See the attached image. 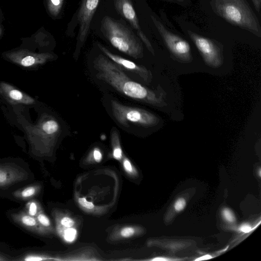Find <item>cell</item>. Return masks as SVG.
Returning <instances> with one entry per match:
<instances>
[{"label": "cell", "mask_w": 261, "mask_h": 261, "mask_svg": "<svg viewBox=\"0 0 261 261\" xmlns=\"http://www.w3.org/2000/svg\"><path fill=\"white\" fill-rule=\"evenodd\" d=\"M93 66L98 79L122 94L134 100L154 106L163 105L161 97L155 91L131 79L122 68L106 56L99 55L93 61Z\"/></svg>", "instance_id": "obj_1"}, {"label": "cell", "mask_w": 261, "mask_h": 261, "mask_svg": "<svg viewBox=\"0 0 261 261\" xmlns=\"http://www.w3.org/2000/svg\"><path fill=\"white\" fill-rule=\"evenodd\" d=\"M215 12L233 25L261 36L258 19L246 0H211Z\"/></svg>", "instance_id": "obj_2"}, {"label": "cell", "mask_w": 261, "mask_h": 261, "mask_svg": "<svg viewBox=\"0 0 261 261\" xmlns=\"http://www.w3.org/2000/svg\"><path fill=\"white\" fill-rule=\"evenodd\" d=\"M101 30L110 43L119 51L135 58H141L143 48L140 40L127 27L109 16L101 21Z\"/></svg>", "instance_id": "obj_3"}, {"label": "cell", "mask_w": 261, "mask_h": 261, "mask_svg": "<svg viewBox=\"0 0 261 261\" xmlns=\"http://www.w3.org/2000/svg\"><path fill=\"white\" fill-rule=\"evenodd\" d=\"M110 105L114 117L124 127H128L130 124L150 127L159 121L155 115L144 109L125 106L114 99L111 100Z\"/></svg>", "instance_id": "obj_4"}, {"label": "cell", "mask_w": 261, "mask_h": 261, "mask_svg": "<svg viewBox=\"0 0 261 261\" xmlns=\"http://www.w3.org/2000/svg\"><path fill=\"white\" fill-rule=\"evenodd\" d=\"M151 18L170 52L176 58L184 61L192 60L191 47L185 39L167 30L155 17Z\"/></svg>", "instance_id": "obj_5"}, {"label": "cell", "mask_w": 261, "mask_h": 261, "mask_svg": "<svg viewBox=\"0 0 261 261\" xmlns=\"http://www.w3.org/2000/svg\"><path fill=\"white\" fill-rule=\"evenodd\" d=\"M99 1L100 0H82L77 14L79 31L76 48L74 53L75 59L78 57L81 48L87 39L91 22Z\"/></svg>", "instance_id": "obj_6"}, {"label": "cell", "mask_w": 261, "mask_h": 261, "mask_svg": "<svg viewBox=\"0 0 261 261\" xmlns=\"http://www.w3.org/2000/svg\"><path fill=\"white\" fill-rule=\"evenodd\" d=\"M188 33L205 62L212 67H218L223 63L222 51L216 41L188 31Z\"/></svg>", "instance_id": "obj_7"}, {"label": "cell", "mask_w": 261, "mask_h": 261, "mask_svg": "<svg viewBox=\"0 0 261 261\" xmlns=\"http://www.w3.org/2000/svg\"><path fill=\"white\" fill-rule=\"evenodd\" d=\"M116 9L126 19L136 30L140 39L145 44L149 51L154 55L153 48L149 39L144 34L140 26L138 19L130 0H114Z\"/></svg>", "instance_id": "obj_8"}, {"label": "cell", "mask_w": 261, "mask_h": 261, "mask_svg": "<svg viewBox=\"0 0 261 261\" xmlns=\"http://www.w3.org/2000/svg\"><path fill=\"white\" fill-rule=\"evenodd\" d=\"M97 45L107 58L121 68L137 74L147 83L150 82L152 79L151 74L145 67L138 65L134 62L113 54L100 43H98Z\"/></svg>", "instance_id": "obj_9"}, {"label": "cell", "mask_w": 261, "mask_h": 261, "mask_svg": "<svg viewBox=\"0 0 261 261\" xmlns=\"http://www.w3.org/2000/svg\"><path fill=\"white\" fill-rule=\"evenodd\" d=\"M23 168L12 164H0V187H7L28 178Z\"/></svg>", "instance_id": "obj_10"}, {"label": "cell", "mask_w": 261, "mask_h": 261, "mask_svg": "<svg viewBox=\"0 0 261 261\" xmlns=\"http://www.w3.org/2000/svg\"><path fill=\"white\" fill-rule=\"evenodd\" d=\"M8 56L13 60H16L24 67L43 63L52 57V55L49 54H34L25 50L9 53Z\"/></svg>", "instance_id": "obj_11"}, {"label": "cell", "mask_w": 261, "mask_h": 261, "mask_svg": "<svg viewBox=\"0 0 261 261\" xmlns=\"http://www.w3.org/2000/svg\"><path fill=\"white\" fill-rule=\"evenodd\" d=\"M11 218L15 222L31 232L42 234L45 231L36 218L29 215L25 211L13 213L11 215Z\"/></svg>", "instance_id": "obj_12"}, {"label": "cell", "mask_w": 261, "mask_h": 261, "mask_svg": "<svg viewBox=\"0 0 261 261\" xmlns=\"http://www.w3.org/2000/svg\"><path fill=\"white\" fill-rule=\"evenodd\" d=\"M2 87L8 96L13 100L26 104L34 102L33 99L7 84H3Z\"/></svg>", "instance_id": "obj_13"}, {"label": "cell", "mask_w": 261, "mask_h": 261, "mask_svg": "<svg viewBox=\"0 0 261 261\" xmlns=\"http://www.w3.org/2000/svg\"><path fill=\"white\" fill-rule=\"evenodd\" d=\"M40 186L33 185L15 191L13 194L16 198L21 200H28L34 197L40 190Z\"/></svg>", "instance_id": "obj_14"}, {"label": "cell", "mask_w": 261, "mask_h": 261, "mask_svg": "<svg viewBox=\"0 0 261 261\" xmlns=\"http://www.w3.org/2000/svg\"><path fill=\"white\" fill-rule=\"evenodd\" d=\"M64 0H47V9L49 13L53 16H57L61 9Z\"/></svg>", "instance_id": "obj_15"}, {"label": "cell", "mask_w": 261, "mask_h": 261, "mask_svg": "<svg viewBox=\"0 0 261 261\" xmlns=\"http://www.w3.org/2000/svg\"><path fill=\"white\" fill-rule=\"evenodd\" d=\"M25 209L27 214L34 217H35L41 211L39 203L35 200H31L27 202Z\"/></svg>", "instance_id": "obj_16"}, {"label": "cell", "mask_w": 261, "mask_h": 261, "mask_svg": "<svg viewBox=\"0 0 261 261\" xmlns=\"http://www.w3.org/2000/svg\"><path fill=\"white\" fill-rule=\"evenodd\" d=\"M40 225L44 229H48L50 226V221L47 216L42 211H40L35 217Z\"/></svg>", "instance_id": "obj_17"}, {"label": "cell", "mask_w": 261, "mask_h": 261, "mask_svg": "<svg viewBox=\"0 0 261 261\" xmlns=\"http://www.w3.org/2000/svg\"><path fill=\"white\" fill-rule=\"evenodd\" d=\"M223 219L227 223H233L236 221V218L233 212L227 207H224L221 211Z\"/></svg>", "instance_id": "obj_18"}, {"label": "cell", "mask_w": 261, "mask_h": 261, "mask_svg": "<svg viewBox=\"0 0 261 261\" xmlns=\"http://www.w3.org/2000/svg\"><path fill=\"white\" fill-rule=\"evenodd\" d=\"M76 235V230L73 228H68L65 230L64 232V239L69 242H71L74 240Z\"/></svg>", "instance_id": "obj_19"}, {"label": "cell", "mask_w": 261, "mask_h": 261, "mask_svg": "<svg viewBox=\"0 0 261 261\" xmlns=\"http://www.w3.org/2000/svg\"><path fill=\"white\" fill-rule=\"evenodd\" d=\"M186 204V200L184 198L180 197L174 202V208L176 212H180L185 208Z\"/></svg>", "instance_id": "obj_20"}, {"label": "cell", "mask_w": 261, "mask_h": 261, "mask_svg": "<svg viewBox=\"0 0 261 261\" xmlns=\"http://www.w3.org/2000/svg\"><path fill=\"white\" fill-rule=\"evenodd\" d=\"M79 204L84 207L88 209H92L94 208V204L92 202H89L85 198H80L78 200Z\"/></svg>", "instance_id": "obj_21"}, {"label": "cell", "mask_w": 261, "mask_h": 261, "mask_svg": "<svg viewBox=\"0 0 261 261\" xmlns=\"http://www.w3.org/2000/svg\"><path fill=\"white\" fill-rule=\"evenodd\" d=\"M135 230L132 227H125L121 231V235L124 238H128L134 234Z\"/></svg>", "instance_id": "obj_22"}, {"label": "cell", "mask_w": 261, "mask_h": 261, "mask_svg": "<svg viewBox=\"0 0 261 261\" xmlns=\"http://www.w3.org/2000/svg\"><path fill=\"white\" fill-rule=\"evenodd\" d=\"M61 222L63 226L67 228L71 227L74 224L73 220L68 217H64L62 219Z\"/></svg>", "instance_id": "obj_23"}, {"label": "cell", "mask_w": 261, "mask_h": 261, "mask_svg": "<svg viewBox=\"0 0 261 261\" xmlns=\"http://www.w3.org/2000/svg\"><path fill=\"white\" fill-rule=\"evenodd\" d=\"M238 230L244 233H248L252 230V228L248 223H244L240 225Z\"/></svg>", "instance_id": "obj_24"}, {"label": "cell", "mask_w": 261, "mask_h": 261, "mask_svg": "<svg viewBox=\"0 0 261 261\" xmlns=\"http://www.w3.org/2000/svg\"><path fill=\"white\" fill-rule=\"evenodd\" d=\"M93 155L96 162L99 163L101 161L102 159V154L98 149L95 148L93 150Z\"/></svg>", "instance_id": "obj_25"}, {"label": "cell", "mask_w": 261, "mask_h": 261, "mask_svg": "<svg viewBox=\"0 0 261 261\" xmlns=\"http://www.w3.org/2000/svg\"><path fill=\"white\" fill-rule=\"evenodd\" d=\"M113 156L117 160H120L122 158V151L121 148H118L113 150Z\"/></svg>", "instance_id": "obj_26"}, {"label": "cell", "mask_w": 261, "mask_h": 261, "mask_svg": "<svg viewBox=\"0 0 261 261\" xmlns=\"http://www.w3.org/2000/svg\"><path fill=\"white\" fill-rule=\"evenodd\" d=\"M123 165H124V168L125 169V170L129 172H132V171H133L132 167L130 162L128 160L125 159L124 160Z\"/></svg>", "instance_id": "obj_27"}, {"label": "cell", "mask_w": 261, "mask_h": 261, "mask_svg": "<svg viewBox=\"0 0 261 261\" xmlns=\"http://www.w3.org/2000/svg\"><path fill=\"white\" fill-rule=\"evenodd\" d=\"M255 10L258 13L260 12L261 0H252Z\"/></svg>", "instance_id": "obj_28"}, {"label": "cell", "mask_w": 261, "mask_h": 261, "mask_svg": "<svg viewBox=\"0 0 261 261\" xmlns=\"http://www.w3.org/2000/svg\"><path fill=\"white\" fill-rule=\"evenodd\" d=\"M152 260H165V261H166V260H179V259H174V258H167V257H156V258H153L151 259Z\"/></svg>", "instance_id": "obj_29"}, {"label": "cell", "mask_w": 261, "mask_h": 261, "mask_svg": "<svg viewBox=\"0 0 261 261\" xmlns=\"http://www.w3.org/2000/svg\"><path fill=\"white\" fill-rule=\"evenodd\" d=\"M212 258V256H211L208 254H206V255L202 256L200 257H198V258L196 259L195 260H206V259H211Z\"/></svg>", "instance_id": "obj_30"}, {"label": "cell", "mask_w": 261, "mask_h": 261, "mask_svg": "<svg viewBox=\"0 0 261 261\" xmlns=\"http://www.w3.org/2000/svg\"><path fill=\"white\" fill-rule=\"evenodd\" d=\"M2 27H1V25L0 23V38L2 36Z\"/></svg>", "instance_id": "obj_31"}, {"label": "cell", "mask_w": 261, "mask_h": 261, "mask_svg": "<svg viewBox=\"0 0 261 261\" xmlns=\"http://www.w3.org/2000/svg\"><path fill=\"white\" fill-rule=\"evenodd\" d=\"M5 259L0 256V260H4Z\"/></svg>", "instance_id": "obj_32"}, {"label": "cell", "mask_w": 261, "mask_h": 261, "mask_svg": "<svg viewBox=\"0 0 261 261\" xmlns=\"http://www.w3.org/2000/svg\"><path fill=\"white\" fill-rule=\"evenodd\" d=\"M171 1H182V0H171Z\"/></svg>", "instance_id": "obj_33"}]
</instances>
